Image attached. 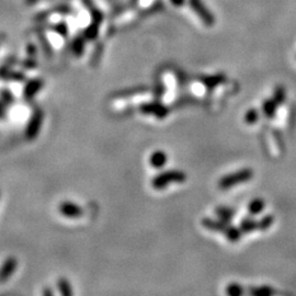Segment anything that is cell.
<instances>
[{
    "mask_svg": "<svg viewBox=\"0 0 296 296\" xmlns=\"http://www.w3.org/2000/svg\"><path fill=\"white\" fill-rule=\"evenodd\" d=\"M231 225V222H226V220H223L220 218H210V217H205L202 219V226L209 229L211 232H216V233H223L225 234L226 231Z\"/></svg>",
    "mask_w": 296,
    "mask_h": 296,
    "instance_id": "obj_7",
    "label": "cell"
},
{
    "mask_svg": "<svg viewBox=\"0 0 296 296\" xmlns=\"http://www.w3.org/2000/svg\"><path fill=\"white\" fill-rule=\"evenodd\" d=\"M43 295L44 296H53L54 295V292H53V291L50 289H45L43 291Z\"/></svg>",
    "mask_w": 296,
    "mask_h": 296,
    "instance_id": "obj_28",
    "label": "cell"
},
{
    "mask_svg": "<svg viewBox=\"0 0 296 296\" xmlns=\"http://www.w3.org/2000/svg\"><path fill=\"white\" fill-rule=\"evenodd\" d=\"M273 100L276 101L277 105H281L284 103L286 100V92L283 86H276L275 92H273Z\"/></svg>",
    "mask_w": 296,
    "mask_h": 296,
    "instance_id": "obj_21",
    "label": "cell"
},
{
    "mask_svg": "<svg viewBox=\"0 0 296 296\" xmlns=\"http://www.w3.org/2000/svg\"><path fill=\"white\" fill-rule=\"evenodd\" d=\"M279 105L276 104L275 100L272 99H266L262 103V113L263 116L268 118H273L276 114V110Z\"/></svg>",
    "mask_w": 296,
    "mask_h": 296,
    "instance_id": "obj_11",
    "label": "cell"
},
{
    "mask_svg": "<svg viewBox=\"0 0 296 296\" xmlns=\"http://www.w3.org/2000/svg\"><path fill=\"white\" fill-rule=\"evenodd\" d=\"M168 161V156L163 150H156L149 157L150 166L155 169H162Z\"/></svg>",
    "mask_w": 296,
    "mask_h": 296,
    "instance_id": "obj_10",
    "label": "cell"
},
{
    "mask_svg": "<svg viewBox=\"0 0 296 296\" xmlns=\"http://www.w3.org/2000/svg\"><path fill=\"white\" fill-rule=\"evenodd\" d=\"M273 222H275V216L272 214H268L266 216H263L261 219L258 220V229L261 232L268 231V229L272 226Z\"/></svg>",
    "mask_w": 296,
    "mask_h": 296,
    "instance_id": "obj_20",
    "label": "cell"
},
{
    "mask_svg": "<svg viewBox=\"0 0 296 296\" xmlns=\"http://www.w3.org/2000/svg\"><path fill=\"white\" fill-rule=\"evenodd\" d=\"M224 235L229 241L235 242V241H238L240 239L241 236H242V232H241V229L239 227L234 226V225L231 224V225H229V227L226 231V233H225Z\"/></svg>",
    "mask_w": 296,
    "mask_h": 296,
    "instance_id": "obj_15",
    "label": "cell"
},
{
    "mask_svg": "<svg viewBox=\"0 0 296 296\" xmlns=\"http://www.w3.org/2000/svg\"><path fill=\"white\" fill-rule=\"evenodd\" d=\"M59 210L60 214L67 218H79L81 217L83 214V210L80 205L68 201L60 203Z\"/></svg>",
    "mask_w": 296,
    "mask_h": 296,
    "instance_id": "obj_5",
    "label": "cell"
},
{
    "mask_svg": "<svg viewBox=\"0 0 296 296\" xmlns=\"http://www.w3.org/2000/svg\"><path fill=\"white\" fill-rule=\"evenodd\" d=\"M215 214L217 215V217L226 220V222H231V220L235 217L236 211L228 206H217L215 209Z\"/></svg>",
    "mask_w": 296,
    "mask_h": 296,
    "instance_id": "obj_12",
    "label": "cell"
},
{
    "mask_svg": "<svg viewBox=\"0 0 296 296\" xmlns=\"http://www.w3.org/2000/svg\"><path fill=\"white\" fill-rule=\"evenodd\" d=\"M244 293H245L244 286L240 285L239 283H236V282L229 283L226 288V294L229 296H240Z\"/></svg>",
    "mask_w": 296,
    "mask_h": 296,
    "instance_id": "obj_19",
    "label": "cell"
},
{
    "mask_svg": "<svg viewBox=\"0 0 296 296\" xmlns=\"http://www.w3.org/2000/svg\"><path fill=\"white\" fill-rule=\"evenodd\" d=\"M57 288H59V293L64 296H72L73 295V290L72 285H70L69 281L66 277H60L57 281Z\"/></svg>",
    "mask_w": 296,
    "mask_h": 296,
    "instance_id": "obj_16",
    "label": "cell"
},
{
    "mask_svg": "<svg viewBox=\"0 0 296 296\" xmlns=\"http://www.w3.org/2000/svg\"><path fill=\"white\" fill-rule=\"evenodd\" d=\"M18 268V260L16 257H8L2 266L0 267V283L7 282L10 276L16 272Z\"/></svg>",
    "mask_w": 296,
    "mask_h": 296,
    "instance_id": "obj_6",
    "label": "cell"
},
{
    "mask_svg": "<svg viewBox=\"0 0 296 296\" xmlns=\"http://www.w3.org/2000/svg\"><path fill=\"white\" fill-rule=\"evenodd\" d=\"M249 294L254 296H271L275 294V290L268 285L257 286V288H251L249 290Z\"/></svg>",
    "mask_w": 296,
    "mask_h": 296,
    "instance_id": "obj_17",
    "label": "cell"
},
{
    "mask_svg": "<svg viewBox=\"0 0 296 296\" xmlns=\"http://www.w3.org/2000/svg\"><path fill=\"white\" fill-rule=\"evenodd\" d=\"M0 97H1V100L3 101V103L6 105H10L13 101H15V98H13V95L11 94V91L8 89L0 90Z\"/></svg>",
    "mask_w": 296,
    "mask_h": 296,
    "instance_id": "obj_23",
    "label": "cell"
},
{
    "mask_svg": "<svg viewBox=\"0 0 296 296\" xmlns=\"http://www.w3.org/2000/svg\"><path fill=\"white\" fill-rule=\"evenodd\" d=\"M6 107L7 105L3 103V101L0 100V120H1V118H3L4 116H6Z\"/></svg>",
    "mask_w": 296,
    "mask_h": 296,
    "instance_id": "obj_26",
    "label": "cell"
},
{
    "mask_svg": "<svg viewBox=\"0 0 296 296\" xmlns=\"http://www.w3.org/2000/svg\"><path fill=\"white\" fill-rule=\"evenodd\" d=\"M266 207V202L263 201V198L261 197H256L253 201L249 202L248 206H247V210H248L249 214L251 215H258L260 213H262V211Z\"/></svg>",
    "mask_w": 296,
    "mask_h": 296,
    "instance_id": "obj_13",
    "label": "cell"
},
{
    "mask_svg": "<svg viewBox=\"0 0 296 296\" xmlns=\"http://www.w3.org/2000/svg\"><path fill=\"white\" fill-rule=\"evenodd\" d=\"M200 81L206 89L213 90L216 87L219 86L220 83L226 81V76H225L224 74L213 75V76H203L202 78H200Z\"/></svg>",
    "mask_w": 296,
    "mask_h": 296,
    "instance_id": "obj_9",
    "label": "cell"
},
{
    "mask_svg": "<svg viewBox=\"0 0 296 296\" xmlns=\"http://www.w3.org/2000/svg\"><path fill=\"white\" fill-rule=\"evenodd\" d=\"M139 111L145 116H153L157 118H165L169 114V108L159 101L142 103L139 105Z\"/></svg>",
    "mask_w": 296,
    "mask_h": 296,
    "instance_id": "obj_4",
    "label": "cell"
},
{
    "mask_svg": "<svg viewBox=\"0 0 296 296\" xmlns=\"http://www.w3.org/2000/svg\"><path fill=\"white\" fill-rule=\"evenodd\" d=\"M1 79H4V80H13V81H24L25 75L20 72H11V70H9L6 75H3Z\"/></svg>",
    "mask_w": 296,
    "mask_h": 296,
    "instance_id": "obj_22",
    "label": "cell"
},
{
    "mask_svg": "<svg viewBox=\"0 0 296 296\" xmlns=\"http://www.w3.org/2000/svg\"><path fill=\"white\" fill-rule=\"evenodd\" d=\"M187 175L181 170H166L162 171L152 179V187L156 190H162L171 183H183L187 180Z\"/></svg>",
    "mask_w": 296,
    "mask_h": 296,
    "instance_id": "obj_1",
    "label": "cell"
},
{
    "mask_svg": "<svg viewBox=\"0 0 296 296\" xmlns=\"http://www.w3.org/2000/svg\"><path fill=\"white\" fill-rule=\"evenodd\" d=\"M44 86V80L41 78H34L31 79L28 82L25 83L24 89H23V97L25 100H32L38 92L42 90Z\"/></svg>",
    "mask_w": 296,
    "mask_h": 296,
    "instance_id": "obj_8",
    "label": "cell"
},
{
    "mask_svg": "<svg viewBox=\"0 0 296 296\" xmlns=\"http://www.w3.org/2000/svg\"><path fill=\"white\" fill-rule=\"evenodd\" d=\"M83 50H85V44H83L82 39H77L76 41H74L73 52H74L75 55L80 56L82 54V53H83Z\"/></svg>",
    "mask_w": 296,
    "mask_h": 296,
    "instance_id": "obj_24",
    "label": "cell"
},
{
    "mask_svg": "<svg viewBox=\"0 0 296 296\" xmlns=\"http://www.w3.org/2000/svg\"><path fill=\"white\" fill-rule=\"evenodd\" d=\"M239 228L241 229L242 234L253 233L258 229V220H256L253 217H246L240 222Z\"/></svg>",
    "mask_w": 296,
    "mask_h": 296,
    "instance_id": "obj_14",
    "label": "cell"
},
{
    "mask_svg": "<svg viewBox=\"0 0 296 296\" xmlns=\"http://www.w3.org/2000/svg\"><path fill=\"white\" fill-rule=\"evenodd\" d=\"M254 178V170L250 168H244L233 174L222 177L218 181V187L222 190L236 187L238 184L246 183Z\"/></svg>",
    "mask_w": 296,
    "mask_h": 296,
    "instance_id": "obj_2",
    "label": "cell"
},
{
    "mask_svg": "<svg viewBox=\"0 0 296 296\" xmlns=\"http://www.w3.org/2000/svg\"><path fill=\"white\" fill-rule=\"evenodd\" d=\"M163 92H165V88H163V85H158L157 89H156V95L158 98H160L161 96H163Z\"/></svg>",
    "mask_w": 296,
    "mask_h": 296,
    "instance_id": "obj_27",
    "label": "cell"
},
{
    "mask_svg": "<svg viewBox=\"0 0 296 296\" xmlns=\"http://www.w3.org/2000/svg\"><path fill=\"white\" fill-rule=\"evenodd\" d=\"M37 53H38V50L37 47H35L34 44L30 43L28 47H26V54H28V56L30 57V59H34L35 56H37Z\"/></svg>",
    "mask_w": 296,
    "mask_h": 296,
    "instance_id": "obj_25",
    "label": "cell"
},
{
    "mask_svg": "<svg viewBox=\"0 0 296 296\" xmlns=\"http://www.w3.org/2000/svg\"><path fill=\"white\" fill-rule=\"evenodd\" d=\"M44 121V112L42 109L34 110V112L31 116L30 120L25 127V138L28 140H34L38 138L39 132H41V127Z\"/></svg>",
    "mask_w": 296,
    "mask_h": 296,
    "instance_id": "obj_3",
    "label": "cell"
},
{
    "mask_svg": "<svg viewBox=\"0 0 296 296\" xmlns=\"http://www.w3.org/2000/svg\"><path fill=\"white\" fill-rule=\"evenodd\" d=\"M244 118H245V123H246V124H248V125H254V124H256V123H257V122L259 121V118H260V113H259V111H258L257 109L251 108V109L248 110V111L246 112Z\"/></svg>",
    "mask_w": 296,
    "mask_h": 296,
    "instance_id": "obj_18",
    "label": "cell"
}]
</instances>
